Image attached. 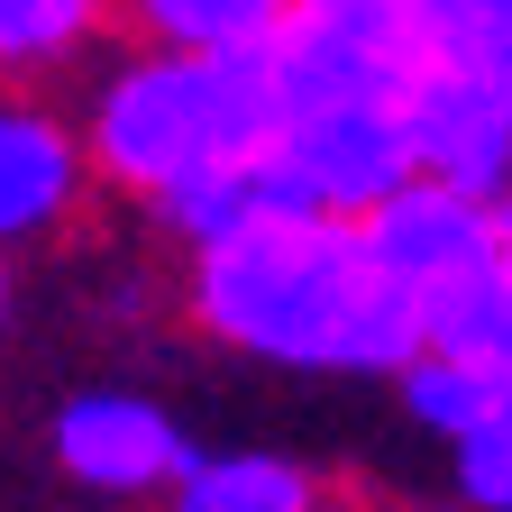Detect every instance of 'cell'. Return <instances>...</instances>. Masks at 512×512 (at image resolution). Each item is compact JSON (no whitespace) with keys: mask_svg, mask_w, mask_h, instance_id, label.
Instances as JSON below:
<instances>
[{"mask_svg":"<svg viewBox=\"0 0 512 512\" xmlns=\"http://www.w3.org/2000/svg\"><path fill=\"white\" fill-rule=\"evenodd\" d=\"M192 293H202V320L220 339L284 366L403 375L430 348L412 293L384 275L357 211H284L266 229L211 238Z\"/></svg>","mask_w":512,"mask_h":512,"instance_id":"6da1fadb","label":"cell"},{"mask_svg":"<svg viewBox=\"0 0 512 512\" xmlns=\"http://www.w3.org/2000/svg\"><path fill=\"white\" fill-rule=\"evenodd\" d=\"M284 119H293V101H284L275 37H256V46H156L147 64H128L101 92L92 156L119 183L165 202L174 183L275 147Z\"/></svg>","mask_w":512,"mask_h":512,"instance_id":"7a4b0ae2","label":"cell"},{"mask_svg":"<svg viewBox=\"0 0 512 512\" xmlns=\"http://www.w3.org/2000/svg\"><path fill=\"white\" fill-rule=\"evenodd\" d=\"M366 238L421 311V330H448L494 275H503V220L485 192H458L439 174H412L403 192H384L366 211Z\"/></svg>","mask_w":512,"mask_h":512,"instance_id":"3957f363","label":"cell"},{"mask_svg":"<svg viewBox=\"0 0 512 512\" xmlns=\"http://www.w3.org/2000/svg\"><path fill=\"white\" fill-rule=\"evenodd\" d=\"M275 64H284L293 110L412 101V83L430 74V46H421L412 0H293L275 28Z\"/></svg>","mask_w":512,"mask_h":512,"instance_id":"277c9868","label":"cell"},{"mask_svg":"<svg viewBox=\"0 0 512 512\" xmlns=\"http://www.w3.org/2000/svg\"><path fill=\"white\" fill-rule=\"evenodd\" d=\"M284 156L311 183L320 211H375L384 192H403L421 174V138H412V101H320L284 119Z\"/></svg>","mask_w":512,"mask_h":512,"instance_id":"5b68a950","label":"cell"},{"mask_svg":"<svg viewBox=\"0 0 512 512\" xmlns=\"http://www.w3.org/2000/svg\"><path fill=\"white\" fill-rule=\"evenodd\" d=\"M412 138H421V174L503 202L512 192V92H503V64L430 55V74L412 83Z\"/></svg>","mask_w":512,"mask_h":512,"instance_id":"8992f818","label":"cell"},{"mask_svg":"<svg viewBox=\"0 0 512 512\" xmlns=\"http://www.w3.org/2000/svg\"><path fill=\"white\" fill-rule=\"evenodd\" d=\"M55 458L74 467L83 485H101V494H147V485H174L192 467V448L138 394H83V403H64V421H55Z\"/></svg>","mask_w":512,"mask_h":512,"instance_id":"52a82bcc","label":"cell"},{"mask_svg":"<svg viewBox=\"0 0 512 512\" xmlns=\"http://www.w3.org/2000/svg\"><path fill=\"white\" fill-rule=\"evenodd\" d=\"M165 211H174L183 238L211 247V238L266 229V220H284V211H320V202H311V183L293 174V156H284V138H275V147H256V156H238V165H211V174L174 183Z\"/></svg>","mask_w":512,"mask_h":512,"instance_id":"ba28073f","label":"cell"},{"mask_svg":"<svg viewBox=\"0 0 512 512\" xmlns=\"http://www.w3.org/2000/svg\"><path fill=\"white\" fill-rule=\"evenodd\" d=\"M74 192V147L37 110H0V238H28Z\"/></svg>","mask_w":512,"mask_h":512,"instance_id":"9c48e42d","label":"cell"},{"mask_svg":"<svg viewBox=\"0 0 512 512\" xmlns=\"http://www.w3.org/2000/svg\"><path fill=\"white\" fill-rule=\"evenodd\" d=\"M403 394H412V412H421L430 430H448V439H476V430H494V421L512 412V384H503L485 357H458V348H421V357L403 366Z\"/></svg>","mask_w":512,"mask_h":512,"instance_id":"30bf717a","label":"cell"},{"mask_svg":"<svg viewBox=\"0 0 512 512\" xmlns=\"http://www.w3.org/2000/svg\"><path fill=\"white\" fill-rule=\"evenodd\" d=\"M174 512H311V485L284 458H192L174 476Z\"/></svg>","mask_w":512,"mask_h":512,"instance_id":"8fae6325","label":"cell"},{"mask_svg":"<svg viewBox=\"0 0 512 512\" xmlns=\"http://www.w3.org/2000/svg\"><path fill=\"white\" fill-rule=\"evenodd\" d=\"M165 46H256L275 37L293 0H128Z\"/></svg>","mask_w":512,"mask_h":512,"instance_id":"7c38bea8","label":"cell"},{"mask_svg":"<svg viewBox=\"0 0 512 512\" xmlns=\"http://www.w3.org/2000/svg\"><path fill=\"white\" fill-rule=\"evenodd\" d=\"M421 46L448 64H503L512 55V0H412Z\"/></svg>","mask_w":512,"mask_h":512,"instance_id":"4fadbf2b","label":"cell"},{"mask_svg":"<svg viewBox=\"0 0 512 512\" xmlns=\"http://www.w3.org/2000/svg\"><path fill=\"white\" fill-rule=\"evenodd\" d=\"M101 19V0H0V64H46Z\"/></svg>","mask_w":512,"mask_h":512,"instance_id":"5bb4252c","label":"cell"},{"mask_svg":"<svg viewBox=\"0 0 512 512\" xmlns=\"http://www.w3.org/2000/svg\"><path fill=\"white\" fill-rule=\"evenodd\" d=\"M430 348H458V357H485L503 384H512V266L458 311V320H448V330H430Z\"/></svg>","mask_w":512,"mask_h":512,"instance_id":"9a60e30c","label":"cell"},{"mask_svg":"<svg viewBox=\"0 0 512 512\" xmlns=\"http://www.w3.org/2000/svg\"><path fill=\"white\" fill-rule=\"evenodd\" d=\"M458 476H467V494H476L485 512H512V412H503L494 430L458 439Z\"/></svg>","mask_w":512,"mask_h":512,"instance_id":"2e32d148","label":"cell"},{"mask_svg":"<svg viewBox=\"0 0 512 512\" xmlns=\"http://www.w3.org/2000/svg\"><path fill=\"white\" fill-rule=\"evenodd\" d=\"M494 220H503V266H512V192H503V202H494Z\"/></svg>","mask_w":512,"mask_h":512,"instance_id":"e0dca14e","label":"cell"},{"mask_svg":"<svg viewBox=\"0 0 512 512\" xmlns=\"http://www.w3.org/2000/svg\"><path fill=\"white\" fill-rule=\"evenodd\" d=\"M503 92H512V55H503Z\"/></svg>","mask_w":512,"mask_h":512,"instance_id":"ac0fdd59","label":"cell"}]
</instances>
